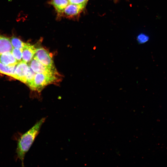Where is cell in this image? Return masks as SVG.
Wrapping results in <instances>:
<instances>
[{"mask_svg": "<svg viewBox=\"0 0 167 167\" xmlns=\"http://www.w3.org/2000/svg\"><path fill=\"white\" fill-rule=\"evenodd\" d=\"M16 66H6L0 62V73L16 79L15 74Z\"/></svg>", "mask_w": 167, "mask_h": 167, "instance_id": "obj_11", "label": "cell"}, {"mask_svg": "<svg viewBox=\"0 0 167 167\" xmlns=\"http://www.w3.org/2000/svg\"><path fill=\"white\" fill-rule=\"evenodd\" d=\"M70 3L86 5L88 0H69Z\"/></svg>", "mask_w": 167, "mask_h": 167, "instance_id": "obj_16", "label": "cell"}, {"mask_svg": "<svg viewBox=\"0 0 167 167\" xmlns=\"http://www.w3.org/2000/svg\"><path fill=\"white\" fill-rule=\"evenodd\" d=\"M11 52L18 62L22 61V49L13 48Z\"/></svg>", "mask_w": 167, "mask_h": 167, "instance_id": "obj_14", "label": "cell"}, {"mask_svg": "<svg viewBox=\"0 0 167 167\" xmlns=\"http://www.w3.org/2000/svg\"><path fill=\"white\" fill-rule=\"evenodd\" d=\"M28 65L36 73L59 75L56 68H51L45 66L35 56L29 63Z\"/></svg>", "mask_w": 167, "mask_h": 167, "instance_id": "obj_3", "label": "cell"}, {"mask_svg": "<svg viewBox=\"0 0 167 167\" xmlns=\"http://www.w3.org/2000/svg\"><path fill=\"white\" fill-rule=\"evenodd\" d=\"M60 81L59 75L36 73L29 88L32 90L40 92L46 86Z\"/></svg>", "mask_w": 167, "mask_h": 167, "instance_id": "obj_2", "label": "cell"}, {"mask_svg": "<svg viewBox=\"0 0 167 167\" xmlns=\"http://www.w3.org/2000/svg\"><path fill=\"white\" fill-rule=\"evenodd\" d=\"M10 41L13 48L23 49L26 43L24 42L19 39L12 37L10 38Z\"/></svg>", "mask_w": 167, "mask_h": 167, "instance_id": "obj_12", "label": "cell"}, {"mask_svg": "<svg viewBox=\"0 0 167 167\" xmlns=\"http://www.w3.org/2000/svg\"><path fill=\"white\" fill-rule=\"evenodd\" d=\"M36 49L35 46L26 43L22 49V61L29 63L34 56Z\"/></svg>", "mask_w": 167, "mask_h": 167, "instance_id": "obj_7", "label": "cell"}, {"mask_svg": "<svg viewBox=\"0 0 167 167\" xmlns=\"http://www.w3.org/2000/svg\"><path fill=\"white\" fill-rule=\"evenodd\" d=\"M46 118H43L37 122L28 131L23 134L18 140L16 152L17 158L21 161L24 166V161L28 152L40 132L41 127L45 122Z\"/></svg>", "mask_w": 167, "mask_h": 167, "instance_id": "obj_1", "label": "cell"}, {"mask_svg": "<svg viewBox=\"0 0 167 167\" xmlns=\"http://www.w3.org/2000/svg\"><path fill=\"white\" fill-rule=\"evenodd\" d=\"M118 1V0H114V2H116L117 1Z\"/></svg>", "mask_w": 167, "mask_h": 167, "instance_id": "obj_17", "label": "cell"}, {"mask_svg": "<svg viewBox=\"0 0 167 167\" xmlns=\"http://www.w3.org/2000/svg\"><path fill=\"white\" fill-rule=\"evenodd\" d=\"M86 5L69 3L64 10L61 15L72 17L79 15L85 8Z\"/></svg>", "mask_w": 167, "mask_h": 167, "instance_id": "obj_5", "label": "cell"}, {"mask_svg": "<svg viewBox=\"0 0 167 167\" xmlns=\"http://www.w3.org/2000/svg\"><path fill=\"white\" fill-rule=\"evenodd\" d=\"M137 40L139 43L143 44L148 40V37L144 34H141L138 36Z\"/></svg>", "mask_w": 167, "mask_h": 167, "instance_id": "obj_15", "label": "cell"}, {"mask_svg": "<svg viewBox=\"0 0 167 167\" xmlns=\"http://www.w3.org/2000/svg\"><path fill=\"white\" fill-rule=\"evenodd\" d=\"M45 66L55 68L53 58L48 51L42 47L36 48L34 56Z\"/></svg>", "mask_w": 167, "mask_h": 167, "instance_id": "obj_4", "label": "cell"}, {"mask_svg": "<svg viewBox=\"0 0 167 167\" xmlns=\"http://www.w3.org/2000/svg\"><path fill=\"white\" fill-rule=\"evenodd\" d=\"M0 62L9 66H15L18 63L11 52H7L0 54Z\"/></svg>", "mask_w": 167, "mask_h": 167, "instance_id": "obj_8", "label": "cell"}, {"mask_svg": "<svg viewBox=\"0 0 167 167\" xmlns=\"http://www.w3.org/2000/svg\"><path fill=\"white\" fill-rule=\"evenodd\" d=\"M13 48L10 38L0 34V54L11 52Z\"/></svg>", "mask_w": 167, "mask_h": 167, "instance_id": "obj_9", "label": "cell"}, {"mask_svg": "<svg viewBox=\"0 0 167 167\" xmlns=\"http://www.w3.org/2000/svg\"><path fill=\"white\" fill-rule=\"evenodd\" d=\"M69 3V0H51L50 2L59 15H61L64 9Z\"/></svg>", "mask_w": 167, "mask_h": 167, "instance_id": "obj_10", "label": "cell"}, {"mask_svg": "<svg viewBox=\"0 0 167 167\" xmlns=\"http://www.w3.org/2000/svg\"><path fill=\"white\" fill-rule=\"evenodd\" d=\"M36 73L34 72L29 66V68L26 76L25 84L29 87L33 82Z\"/></svg>", "mask_w": 167, "mask_h": 167, "instance_id": "obj_13", "label": "cell"}, {"mask_svg": "<svg viewBox=\"0 0 167 167\" xmlns=\"http://www.w3.org/2000/svg\"><path fill=\"white\" fill-rule=\"evenodd\" d=\"M28 68L29 65L27 63L22 61L19 62L16 65L15 71L16 79L25 84Z\"/></svg>", "mask_w": 167, "mask_h": 167, "instance_id": "obj_6", "label": "cell"}]
</instances>
